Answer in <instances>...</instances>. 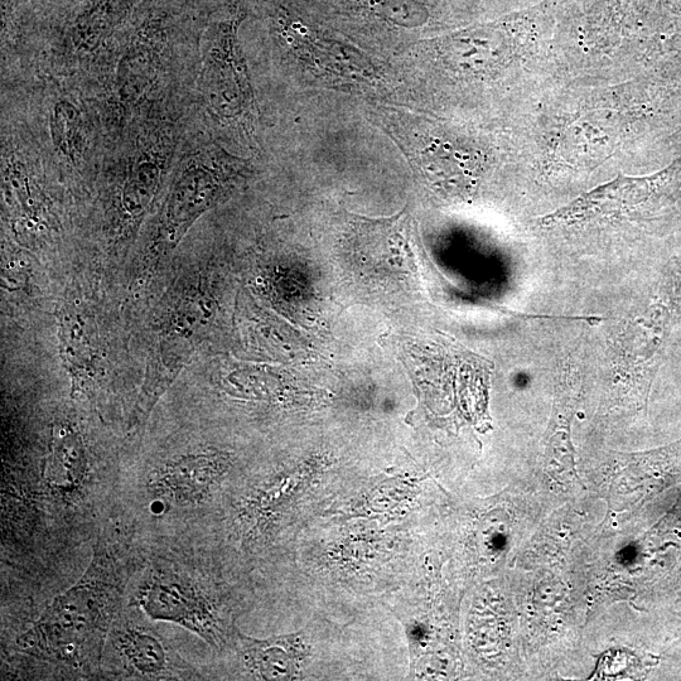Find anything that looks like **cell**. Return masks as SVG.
<instances>
[{
    "instance_id": "obj_1",
    "label": "cell",
    "mask_w": 681,
    "mask_h": 681,
    "mask_svg": "<svg viewBox=\"0 0 681 681\" xmlns=\"http://www.w3.org/2000/svg\"><path fill=\"white\" fill-rule=\"evenodd\" d=\"M122 593V579L115 576L111 560L98 555L80 582L55 598L18 640L19 647L53 664L94 668L118 617Z\"/></svg>"
},
{
    "instance_id": "obj_5",
    "label": "cell",
    "mask_w": 681,
    "mask_h": 681,
    "mask_svg": "<svg viewBox=\"0 0 681 681\" xmlns=\"http://www.w3.org/2000/svg\"><path fill=\"white\" fill-rule=\"evenodd\" d=\"M654 178L620 176L594 190L584 193L543 219L544 225H571L597 217L625 214L650 196Z\"/></svg>"
},
{
    "instance_id": "obj_6",
    "label": "cell",
    "mask_w": 681,
    "mask_h": 681,
    "mask_svg": "<svg viewBox=\"0 0 681 681\" xmlns=\"http://www.w3.org/2000/svg\"><path fill=\"white\" fill-rule=\"evenodd\" d=\"M244 660L251 673L263 680L296 678L304 651L297 636L260 641L244 637Z\"/></svg>"
},
{
    "instance_id": "obj_4",
    "label": "cell",
    "mask_w": 681,
    "mask_h": 681,
    "mask_svg": "<svg viewBox=\"0 0 681 681\" xmlns=\"http://www.w3.org/2000/svg\"><path fill=\"white\" fill-rule=\"evenodd\" d=\"M226 465V458L210 449L178 454L154 468L148 477V492L163 505L197 507L209 499Z\"/></svg>"
},
{
    "instance_id": "obj_3",
    "label": "cell",
    "mask_w": 681,
    "mask_h": 681,
    "mask_svg": "<svg viewBox=\"0 0 681 681\" xmlns=\"http://www.w3.org/2000/svg\"><path fill=\"white\" fill-rule=\"evenodd\" d=\"M120 674L139 680L186 679L188 665L169 649L156 631L135 617L115 618L106 640Z\"/></svg>"
},
{
    "instance_id": "obj_2",
    "label": "cell",
    "mask_w": 681,
    "mask_h": 681,
    "mask_svg": "<svg viewBox=\"0 0 681 681\" xmlns=\"http://www.w3.org/2000/svg\"><path fill=\"white\" fill-rule=\"evenodd\" d=\"M133 606L153 621L175 623L211 645L222 640L214 602L198 577L176 565H154L135 588Z\"/></svg>"
}]
</instances>
